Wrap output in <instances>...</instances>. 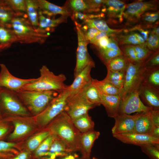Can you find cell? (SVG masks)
<instances>
[{
  "mask_svg": "<svg viewBox=\"0 0 159 159\" xmlns=\"http://www.w3.org/2000/svg\"><path fill=\"white\" fill-rule=\"evenodd\" d=\"M84 33L86 40L88 42L93 39L97 34L100 31L94 28H88Z\"/></svg>",
  "mask_w": 159,
  "mask_h": 159,
  "instance_id": "obj_50",
  "label": "cell"
},
{
  "mask_svg": "<svg viewBox=\"0 0 159 159\" xmlns=\"http://www.w3.org/2000/svg\"><path fill=\"white\" fill-rule=\"evenodd\" d=\"M3 120V119H2V118L0 114V122L2 121Z\"/></svg>",
  "mask_w": 159,
  "mask_h": 159,
  "instance_id": "obj_58",
  "label": "cell"
},
{
  "mask_svg": "<svg viewBox=\"0 0 159 159\" xmlns=\"http://www.w3.org/2000/svg\"><path fill=\"white\" fill-rule=\"evenodd\" d=\"M0 114L4 119L9 116L30 115L15 92L2 88L0 91Z\"/></svg>",
  "mask_w": 159,
  "mask_h": 159,
  "instance_id": "obj_5",
  "label": "cell"
},
{
  "mask_svg": "<svg viewBox=\"0 0 159 159\" xmlns=\"http://www.w3.org/2000/svg\"><path fill=\"white\" fill-rule=\"evenodd\" d=\"M126 71H111L107 70V74L103 80L108 82L120 90L122 89Z\"/></svg>",
  "mask_w": 159,
  "mask_h": 159,
  "instance_id": "obj_29",
  "label": "cell"
},
{
  "mask_svg": "<svg viewBox=\"0 0 159 159\" xmlns=\"http://www.w3.org/2000/svg\"><path fill=\"white\" fill-rule=\"evenodd\" d=\"M113 136L124 143L140 146L147 144H159V138L149 134L130 132L113 134Z\"/></svg>",
  "mask_w": 159,
  "mask_h": 159,
  "instance_id": "obj_13",
  "label": "cell"
},
{
  "mask_svg": "<svg viewBox=\"0 0 159 159\" xmlns=\"http://www.w3.org/2000/svg\"><path fill=\"white\" fill-rule=\"evenodd\" d=\"M26 11L30 23L37 29L38 26L39 9L36 0H25Z\"/></svg>",
  "mask_w": 159,
  "mask_h": 159,
  "instance_id": "obj_27",
  "label": "cell"
},
{
  "mask_svg": "<svg viewBox=\"0 0 159 159\" xmlns=\"http://www.w3.org/2000/svg\"><path fill=\"white\" fill-rule=\"evenodd\" d=\"M145 69L142 63H133L129 61L125 71L123 87L119 95L121 99L132 91L139 88Z\"/></svg>",
  "mask_w": 159,
  "mask_h": 159,
  "instance_id": "obj_7",
  "label": "cell"
},
{
  "mask_svg": "<svg viewBox=\"0 0 159 159\" xmlns=\"http://www.w3.org/2000/svg\"><path fill=\"white\" fill-rule=\"evenodd\" d=\"M99 132L94 130L81 133L80 149L83 159H90L91 149L95 141L99 137Z\"/></svg>",
  "mask_w": 159,
  "mask_h": 159,
  "instance_id": "obj_19",
  "label": "cell"
},
{
  "mask_svg": "<svg viewBox=\"0 0 159 159\" xmlns=\"http://www.w3.org/2000/svg\"><path fill=\"white\" fill-rule=\"evenodd\" d=\"M71 18L73 20H79L84 21L92 18V15H87L80 12L73 11Z\"/></svg>",
  "mask_w": 159,
  "mask_h": 159,
  "instance_id": "obj_49",
  "label": "cell"
},
{
  "mask_svg": "<svg viewBox=\"0 0 159 159\" xmlns=\"http://www.w3.org/2000/svg\"><path fill=\"white\" fill-rule=\"evenodd\" d=\"M138 90V88L133 90L124 98L120 100L119 115L148 112L153 110L142 102L139 96Z\"/></svg>",
  "mask_w": 159,
  "mask_h": 159,
  "instance_id": "obj_11",
  "label": "cell"
},
{
  "mask_svg": "<svg viewBox=\"0 0 159 159\" xmlns=\"http://www.w3.org/2000/svg\"><path fill=\"white\" fill-rule=\"evenodd\" d=\"M97 106L90 102L81 90L69 94L67 99L64 111L73 120L88 113L90 110Z\"/></svg>",
  "mask_w": 159,
  "mask_h": 159,
  "instance_id": "obj_8",
  "label": "cell"
},
{
  "mask_svg": "<svg viewBox=\"0 0 159 159\" xmlns=\"http://www.w3.org/2000/svg\"><path fill=\"white\" fill-rule=\"evenodd\" d=\"M129 62L128 60L122 54L112 59L106 66L107 70L111 71H126Z\"/></svg>",
  "mask_w": 159,
  "mask_h": 159,
  "instance_id": "obj_32",
  "label": "cell"
},
{
  "mask_svg": "<svg viewBox=\"0 0 159 159\" xmlns=\"http://www.w3.org/2000/svg\"><path fill=\"white\" fill-rule=\"evenodd\" d=\"M15 92L29 112L35 116L43 111L59 94L53 91L22 90Z\"/></svg>",
  "mask_w": 159,
  "mask_h": 159,
  "instance_id": "obj_3",
  "label": "cell"
},
{
  "mask_svg": "<svg viewBox=\"0 0 159 159\" xmlns=\"http://www.w3.org/2000/svg\"><path fill=\"white\" fill-rule=\"evenodd\" d=\"M2 50L1 49L0 47V52H1V51H2Z\"/></svg>",
  "mask_w": 159,
  "mask_h": 159,
  "instance_id": "obj_60",
  "label": "cell"
},
{
  "mask_svg": "<svg viewBox=\"0 0 159 159\" xmlns=\"http://www.w3.org/2000/svg\"><path fill=\"white\" fill-rule=\"evenodd\" d=\"M13 122L14 128L13 131L9 136L8 139L10 140L20 138L29 132L32 129L30 125L21 121L17 120Z\"/></svg>",
  "mask_w": 159,
  "mask_h": 159,
  "instance_id": "obj_33",
  "label": "cell"
},
{
  "mask_svg": "<svg viewBox=\"0 0 159 159\" xmlns=\"http://www.w3.org/2000/svg\"><path fill=\"white\" fill-rule=\"evenodd\" d=\"M105 6L103 11H106L107 16L111 20L118 19L120 22L123 20V14L126 4L119 0H104Z\"/></svg>",
  "mask_w": 159,
  "mask_h": 159,
  "instance_id": "obj_17",
  "label": "cell"
},
{
  "mask_svg": "<svg viewBox=\"0 0 159 159\" xmlns=\"http://www.w3.org/2000/svg\"><path fill=\"white\" fill-rule=\"evenodd\" d=\"M72 120L75 127L81 133L94 130V122L88 113Z\"/></svg>",
  "mask_w": 159,
  "mask_h": 159,
  "instance_id": "obj_25",
  "label": "cell"
},
{
  "mask_svg": "<svg viewBox=\"0 0 159 159\" xmlns=\"http://www.w3.org/2000/svg\"><path fill=\"white\" fill-rule=\"evenodd\" d=\"M139 97L146 106L153 110H159V90L142 82L138 88Z\"/></svg>",
  "mask_w": 159,
  "mask_h": 159,
  "instance_id": "obj_14",
  "label": "cell"
},
{
  "mask_svg": "<svg viewBox=\"0 0 159 159\" xmlns=\"http://www.w3.org/2000/svg\"><path fill=\"white\" fill-rule=\"evenodd\" d=\"M150 113L154 126L159 127V110H153L150 111Z\"/></svg>",
  "mask_w": 159,
  "mask_h": 159,
  "instance_id": "obj_53",
  "label": "cell"
},
{
  "mask_svg": "<svg viewBox=\"0 0 159 159\" xmlns=\"http://www.w3.org/2000/svg\"><path fill=\"white\" fill-rule=\"evenodd\" d=\"M3 120L0 122V140L4 137L9 130V127Z\"/></svg>",
  "mask_w": 159,
  "mask_h": 159,
  "instance_id": "obj_54",
  "label": "cell"
},
{
  "mask_svg": "<svg viewBox=\"0 0 159 159\" xmlns=\"http://www.w3.org/2000/svg\"><path fill=\"white\" fill-rule=\"evenodd\" d=\"M101 105L105 107L108 116L114 118L119 115L120 98L118 95H107L100 94Z\"/></svg>",
  "mask_w": 159,
  "mask_h": 159,
  "instance_id": "obj_20",
  "label": "cell"
},
{
  "mask_svg": "<svg viewBox=\"0 0 159 159\" xmlns=\"http://www.w3.org/2000/svg\"><path fill=\"white\" fill-rule=\"evenodd\" d=\"M115 34L104 32H100L97 34L93 39L90 40L89 43L95 44L101 38L106 37H112Z\"/></svg>",
  "mask_w": 159,
  "mask_h": 159,
  "instance_id": "obj_51",
  "label": "cell"
},
{
  "mask_svg": "<svg viewBox=\"0 0 159 159\" xmlns=\"http://www.w3.org/2000/svg\"><path fill=\"white\" fill-rule=\"evenodd\" d=\"M92 83L100 94L107 95H119L120 90L103 80L100 81L93 79Z\"/></svg>",
  "mask_w": 159,
  "mask_h": 159,
  "instance_id": "obj_28",
  "label": "cell"
},
{
  "mask_svg": "<svg viewBox=\"0 0 159 159\" xmlns=\"http://www.w3.org/2000/svg\"><path fill=\"white\" fill-rule=\"evenodd\" d=\"M121 50L129 62L133 63H139L133 45L124 47Z\"/></svg>",
  "mask_w": 159,
  "mask_h": 159,
  "instance_id": "obj_45",
  "label": "cell"
},
{
  "mask_svg": "<svg viewBox=\"0 0 159 159\" xmlns=\"http://www.w3.org/2000/svg\"><path fill=\"white\" fill-rule=\"evenodd\" d=\"M67 3L73 11L89 12V7L85 0H69Z\"/></svg>",
  "mask_w": 159,
  "mask_h": 159,
  "instance_id": "obj_41",
  "label": "cell"
},
{
  "mask_svg": "<svg viewBox=\"0 0 159 159\" xmlns=\"http://www.w3.org/2000/svg\"><path fill=\"white\" fill-rule=\"evenodd\" d=\"M142 82L159 90V66L145 67L143 74Z\"/></svg>",
  "mask_w": 159,
  "mask_h": 159,
  "instance_id": "obj_24",
  "label": "cell"
},
{
  "mask_svg": "<svg viewBox=\"0 0 159 159\" xmlns=\"http://www.w3.org/2000/svg\"><path fill=\"white\" fill-rule=\"evenodd\" d=\"M72 152L65 143L57 136L52 144L46 159H55L57 157H63Z\"/></svg>",
  "mask_w": 159,
  "mask_h": 159,
  "instance_id": "obj_22",
  "label": "cell"
},
{
  "mask_svg": "<svg viewBox=\"0 0 159 159\" xmlns=\"http://www.w3.org/2000/svg\"><path fill=\"white\" fill-rule=\"evenodd\" d=\"M146 67H153L159 66V51L154 52L143 63Z\"/></svg>",
  "mask_w": 159,
  "mask_h": 159,
  "instance_id": "obj_46",
  "label": "cell"
},
{
  "mask_svg": "<svg viewBox=\"0 0 159 159\" xmlns=\"http://www.w3.org/2000/svg\"><path fill=\"white\" fill-rule=\"evenodd\" d=\"M159 18V11H157L147 12L142 16L139 19L149 27L152 25L156 24V22L158 21Z\"/></svg>",
  "mask_w": 159,
  "mask_h": 159,
  "instance_id": "obj_42",
  "label": "cell"
},
{
  "mask_svg": "<svg viewBox=\"0 0 159 159\" xmlns=\"http://www.w3.org/2000/svg\"><path fill=\"white\" fill-rule=\"evenodd\" d=\"M67 88L64 90L59 93L43 111L35 116V120L40 126H46L64 111L67 99L69 94Z\"/></svg>",
  "mask_w": 159,
  "mask_h": 159,
  "instance_id": "obj_6",
  "label": "cell"
},
{
  "mask_svg": "<svg viewBox=\"0 0 159 159\" xmlns=\"http://www.w3.org/2000/svg\"><path fill=\"white\" fill-rule=\"evenodd\" d=\"M47 126V130L63 140L72 152L80 150L81 133L65 111L62 112Z\"/></svg>",
  "mask_w": 159,
  "mask_h": 159,
  "instance_id": "obj_1",
  "label": "cell"
},
{
  "mask_svg": "<svg viewBox=\"0 0 159 159\" xmlns=\"http://www.w3.org/2000/svg\"><path fill=\"white\" fill-rule=\"evenodd\" d=\"M39 10L44 14L53 16L58 14L62 15H71L72 12L68 8L67 3L60 6L45 0H36Z\"/></svg>",
  "mask_w": 159,
  "mask_h": 159,
  "instance_id": "obj_18",
  "label": "cell"
},
{
  "mask_svg": "<svg viewBox=\"0 0 159 159\" xmlns=\"http://www.w3.org/2000/svg\"><path fill=\"white\" fill-rule=\"evenodd\" d=\"M145 45L150 50L154 52L158 51L159 47V37L151 32L145 42Z\"/></svg>",
  "mask_w": 159,
  "mask_h": 159,
  "instance_id": "obj_44",
  "label": "cell"
},
{
  "mask_svg": "<svg viewBox=\"0 0 159 159\" xmlns=\"http://www.w3.org/2000/svg\"><path fill=\"white\" fill-rule=\"evenodd\" d=\"M98 50L100 57L106 66L113 58L123 54L120 48L115 49L108 48Z\"/></svg>",
  "mask_w": 159,
  "mask_h": 159,
  "instance_id": "obj_36",
  "label": "cell"
},
{
  "mask_svg": "<svg viewBox=\"0 0 159 159\" xmlns=\"http://www.w3.org/2000/svg\"><path fill=\"white\" fill-rule=\"evenodd\" d=\"M0 159H3V158H0Z\"/></svg>",
  "mask_w": 159,
  "mask_h": 159,
  "instance_id": "obj_62",
  "label": "cell"
},
{
  "mask_svg": "<svg viewBox=\"0 0 159 159\" xmlns=\"http://www.w3.org/2000/svg\"><path fill=\"white\" fill-rule=\"evenodd\" d=\"M158 1H138L126 5L123 14V18L129 21L139 20L142 16L149 11L157 8Z\"/></svg>",
  "mask_w": 159,
  "mask_h": 159,
  "instance_id": "obj_10",
  "label": "cell"
},
{
  "mask_svg": "<svg viewBox=\"0 0 159 159\" xmlns=\"http://www.w3.org/2000/svg\"><path fill=\"white\" fill-rule=\"evenodd\" d=\"M154 34L159 37V28L158 26H157L154 27L153 30L151 31Z\"/></svg>",
  "mask_w": 159,
  "mask_h": 159,
  "instance_id": "obj_57",
  "label": "cell"
},
{
  "mask_svg": "<svg viewBox=\"0 0 159 159\" xmlns=\"http://www.w3.org/2000/svg\"><path fill=\"white\" fill-rule=\"evenodd\" d=\"M11 9L3 2L0 4V24L7 26L13 18Z\"/></svg>",
  "mask_w": 159,
  "mask_h": 159,
  "instance_id": "obj_39",
  "label": "cell"
},
{
  "mask_svg": "<svg viewBox=\"0 0 159 159\" xmlns=\"http://www.w3.org/2000/svg\"><path fill=\"white\" fill-rule=\"evenodd\" d=\"M87 28H95L100 32L111 33L115 34L120 33L121 30L113 29L110 28L104 20L98 19H88L84 21Z\"/></svg>",
  "mask_w": 159,
  "mask_h": 159,
  "instance_id": "obj_26",
  "label": "cell"
},
{
  "mask_svg": "<svg viewBox=\"0 0 159 159\" xmlns=\"http://www.w3.org/2000/svg\"><path fill=\"white\" fill-rule=\"evenodd\" d=\"M75 24L77 31L78 46L76 53V63L74 69L75 77L85 67L88 65L95 67V64L88 52L87 45L88 42L86 40L84 32L80 25L75 21Z\"/></svg>",
  "mask_w": 159,
  "mask_h": 159,
  "instance_id": "obj_9",
  "label": "cell"
},
{
  "mask_svg": "<svg viewBox=\"0 0 159 159\" xmlns=\"http://www.w3.org/2000/svg\"><path fill=\"white\" fill-rule=\"evenodd\" d=\"M68 16L61 15L54 19L46 17L42 12L38 10V26L37 29L40 32L44 33L45 30L57 26L59 24L66 22Z\"/></svg>",
  "mask_w": 159,
  "mask_h": 159,
  "instance_id": "obj_23",
  "label": "cell"
},
{
  "mask_svg": "<svg viewBox=\"0 0 159 159\" xmlns=\"http://www.w3.org/2000/svg\"><path fill=\"white\" fill-rule=\"evenodd\" d=\"M81 90L84 95L90 102L97 106L101 105L100 93L92 82Z\"/></svg>",
  "mask_w": 159,
  "mask_h": 159,
  "instance_id": "obj_30",
  "label": "cell"
},
{
  "mask_svg": "<svg viewBox=\"0 0 159 159\" xmlns=\"http://www.w3.org/2000/svg\"><path fill=\"white\" fill-rule=\"evenodd\" d=\"M15 145L14 143L0 140V155L9 151Z\"/></svg>",
  "mask_w": 159,
  "mask_h": 159,
  "instance_id": "obj_48",
  "label": "cell"
},
{
  "mask_svg": "<svg viewBox=\"0 0 159 159\" xmlns=\"http://www.w3.org/2000/svg\"><path fill=\"white\" fill-rule=\"evenodd\" d=\"M133 46L140 63L143 64L154 52L148 49L145 44Z\"/></svg>",
  "mask_w": 159,
  "mask_h": 159,
  "instance_id": "obj_38",
  "label": "cell"
},
{
  "mask_svg": "<svg viewBox=\"0 0 159 159\" xmlns=\"http://www.w3.org/2000/svg\"><path fill=\"white\" fill-rule=\"evenodd\" d=\"M50 134L48 130H45L37 134L29 139L27 143V146L31 151L36 150L43 141Z\"/></svg>",
  "mask_w": 159,
  "mask_h": 159,
  "instance_id": "obj_37",
  "label": "cell"
},
{
  "mask_svg": "<svg viewBox=\"0 0 159 159\" xmlns=\"http://www.w3.org/2000/svg\"><path fill=\"white\" fill-rule=\"evenodd\" d=\"M77 155L76 154L72 155L70 154L65 156L57 159H77Z\"/></svg>",
  "mask_w": 159,
  "mask_h": 159,
  "instance_id": "obj_56",
  "label": "cell"
},
{
  "mask_svg": "<svg viewBox=\"0 0 159 159\" xmlns=\"http://www.w3.org/2000/svg\"><path fill=\"white\" fill-rule=\"evenodd\" d=\"M93 67H94L91 65L87 66L74 77L72 84L67 87L69 94L78 92L92 83L93 79L91 77L90 72Z\"/></svg>",
  "mask_w": 159,
  "mask_h": 159,
  "instance_id": "obj_16",
  "label": "cell"
},
{
  "mask_svg": "<svg viewBox=\"0 0 159 159\" xmlns=\"http://www.w3.org/2000/svg\"><path fill=\"white\" fill-rule=\"evenodd\" d=\"M110 38L108 37H103L99 40L94 45L98 49L105 48L108 43Z\"/></svg>",
  "mask_w": 159,
  "mask_h": 159,
  "instance_id": "obj_52",
  "label": "cell"
},
{
  "mask_svg": "<svg viewBox=\"0 0 159 159\" xmlns=\"http://www.w3.org/2000/svg\"><path fill=\"white\" fill-rule=\"evenodd\" d=\"M1 89H2V88L0 87V91L1 90Z\"/></svg>",
  "mask_w": 159,
  "mask_h": 159,
  "instance_id": "obj_61",
  "label": "cell"
},
{
  "mask_svg": "<svg viewBox=\"0 0 159 159\" xmlns=\"http://www.w3.org/2000/svg\"><path fill=\"white\" fill-rule=\"evenodd\" d=\"M7 27H10L16 41L21 43L42 42L47 37L44 33L33 27L26 20L21 17H14Z\"/></svg>",
  "mask_w": 159,
  "mask_h": 159,
  "instance_id": "obj_4",
  "label": "cell"
},
{
  "mask_svg": "<svg viewBox=\"0 0 159 159\" xmlns=\"http://www.w3.org/2000/svg\"><path fill=\"white\" fill-rule=\"evenodd\" d=\"M39 71L40 76L37 81L26 84L21 90L53 91L59 93L67 88L68 86L64 83L66 77L64 74L56 75L45 65L42 66Z\"/></svg>",
  "mask_w": 159,
  "mask_h": 159,
  "instance_id": "obj_2",
  "label": "cell"
},
{
  "mask_svg": "<svg viewBox=\"0 0 159 159\" xmlns=\"http://www.w3.org/2000/svg\"><path fill=\"white\" fill-rule=\"evenodd\" d=\"M139 114V113H138L131 115L122 114L115 117V124L112 129V135L131 132Z\"/></svg>",
  "mask_w": 159,
  "mask_h": 159,
  "instance_id": "obj_15",
  "label": "cell"
},
{
  "mask_svg": "<svg viewBox=\"0 0 159 159\" xmlns=\"http://www.w3.org/2000/svg\"><path fill=\"white\" fill-rule=\"evenodd\" d=\"M14 41H16L15 39L11 30L0 24V47L1 49L8 47Z\"/></svg>",
  "mask_w": 159,
  "mask_h": 159,
  "instance_id": "obj_34",
  "label": "cell"
},
{
  "mask_svg": "<svg viewBox=\"0 0 159 159\" xmlns=\"http://www.w3.org/2000/svg\"><path fill=\"white\" fill-rule=\"evenodd\" d=\"M4 3L11 9L21 12L26 11L25 0H8L4 1Z\"/></svg>",
  "mask_w": 159,
  "mask_h": 159,
  "instance_id": "obj_43",
  "label": "cell"
},
{
  "mask_svg": "<svg viewBox=\"0 0 159 159\" xmlns=\"http://www.w3.org/2000/svg\"><path fill=\"white\" fill-rule=\"evenodd\" d=\"M150 111L139 113V115L136 120L134 128L131 132L150 134L154 126Z\"/></svg>",
  "mask_w": 159,
  "mask_h": 159,
  "instance_id": "obj_21",
  "label": "cell"
},
{
  "mask_svg": "<svg viewBox=\"0 0 159 159\" xmlns=\"http://www.w3.org/2000/svg\"><path fill=\"white\" fill-rule=\"evenodd\" d=\"M29 153L27 151H24L18 154L13 159H29Z\"/></svg>",
  "mask_w": 159,
  "mask_h": 159,
  "instance_id": "obj_55",
  "label": "cell"
},
{
  "mask_svg": "<svg viewBox=\"0 0 159 159\" xmlns=\"http://www.w3.org/2000/svg\"><path fill=\"white\" fill-rule=\"evenodd\" d=\"M89 8V12L99 11L103 5L104 0H85Z\"/></svg>",
  "mask_w": 159,
  "mask_h": 159,
  "instance_id": "obj_47",
  "label": "cell"
},
{
  "mask_svg": "<svg viewBox=\"0 0 159 159\" xmlns=\"http://www.w3.org/2000/svg\"><path fill=\"white\" fill-rule=\"evenodd\" d=\"M92 159H98L95 157H93V158H92Z\"/></svg>",
  "mask_w": 159,
  "mask_h": 159,
  "instance_id": "obj_59",
  "label": "cell"
},
{
  "mask_svg": "<svg viewBox=\"0 0 159 159\" xmlns=\"http://www.w3.org/2000/svg\"><path fill=\"white\" fill-rule=\"evenodd\" d=\"M140 147L142 151L150 159H159V144H147Z\"/></svg>",
  "mask_w": 159,
  "mask_h": 159,
  "instance_id": "obj_40",
  "label": "cell"
},
{
  "mask_svg": "<svg viewBox=\"0 0 159 159\" xmlns=\"http://www.w3.org/2000/svg\"><path fill=\"white\" fill-rule=\"evenodd\" d=\"M56 137L55 135L50 133L36 150L35 156L37 157L47 156L52 144Z\"/></svg>",
  "mask_w": 159,
  "mask_h": 159,
  "instance_id": "obj_35",
  "label": "cell"
},
{
  "mask_svg": "<svg viewBox=\"0 0 159 159\" xmlns=\"http://www.w3.org/2000/svg\"><path fill=\"white\" fill-rule=\"evenodd\" d=\"M0 87L16 92L26 84L37 81L38 78L23 79L16 77L9 72L6 66L0 64Z\"/></svg>",
  "mask_w": 159,
  "mask_h": 159,
  "instance_id": "obj_12",
  "label": "cell"
},
{
  "mask_svg": "<svg viewBox=\"0 0 159 159\" xmlns=\"http://www.w3.org/2000/svg\"><path fill=\"white\" fill-rule=\"evenodd\" d=\"M129 33L122 36L120 38V44H131L133 45L145 44V41L141 35L137 31L130 29Z\"/></svg>",
  "mask_w": 159,
  "mask_h": 159,
  "instance_id": "obj_31",
  "label": "cell"
}]
</instances>
